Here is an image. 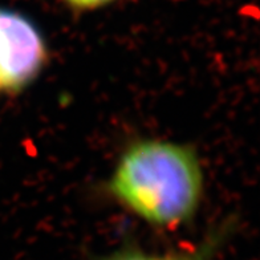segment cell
Returning <instances> with one entry per match:
<instances>
[{
  "label": "cell",
  "mask_w": 260,
  "mask_h": 260,
  "mask_svg": "<svg viewBox=\"0 0 260 260\" xmlns=\"http://www.w3.org/2000/svg\"><path fill=\"white\" fill-rule=\"evenodd\" d=\"M65 7L73 12L84 14V12H94V11L104 10L121 0H60Z\"/></svg>",
  "instance_id": "cell-4"
},
{
  "label": "cell",
  "mask_w": 260,
  "mask_h": 260,
  "mask_svg": "<svg viewBox=\"0 0 260 260\" xmlns=\"http://www.w3.org/2000/svg\"><path fill=\"white\" fill-rule=\"evenodd\" d=\"M230 226L218 227L209 233L199 243L190 248L170 251L165 253H154L138 247H123L113 251L101 260H214L216 253L227 238Z\"/></svg>",
  "instance_id": "cell-3"
},
{
  "label": "cell",
  "mask_w": 260,
  "mask_h": 260,
  "mask_svg": "<svg viewBox=\"0 0 260 260\" xmlns=\"http://www.w3.org/2000/svg\"><path fill=\"white\" fill-rule=\"evenodd\" d=\"M47 62L48 45L36 23L20 11L0 6V93L27 89Z\"/></svg>",
  "instance_id": "cell-2"
},
{
  "label": "cell",
  "mask_w": 260,
  "mask_h": 260,
  "mask_svg": "<svg viewBox=\"0 0 260 260\" xmlns=\"http://www.w3.org/2000/svg\"><path fill=\"white\" fill-rule=\"evenodd\" d=\"M105 187L137 219L155 229L175 230L191 222L201 209L205 169L191 145L140 138L123 149Z\"/></svg>",
  "instance_id": "cell-1"
}]
</instances>
